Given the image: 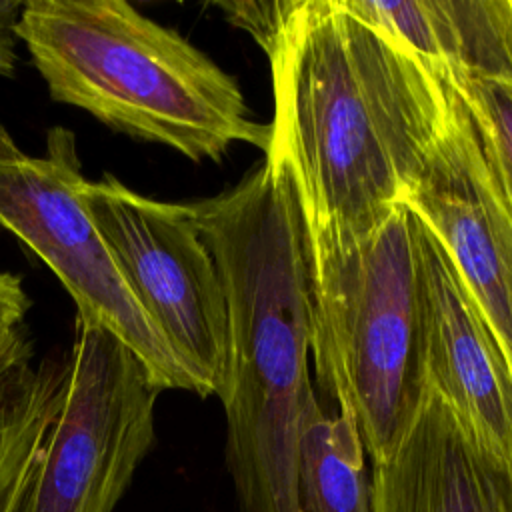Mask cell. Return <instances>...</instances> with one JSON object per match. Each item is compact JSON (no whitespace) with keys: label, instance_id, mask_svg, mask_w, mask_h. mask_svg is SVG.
<instances>
[{"label":"cell","instance_id":"cell-1","mask_svg":"<svg viewBox=\"0 0 512 512\" xmlns=\"http://www.w3.org/2000/svg\"><path fill=\"white\" fill-rule=\"evenodd\" d=\"M268 156L288 172L308 270L356 246L402 202L446 128V78L346 0H296L268 54Z\"/></svg>","mask_w":512,"mask_h":512},{"label":"cell","instance_id":"cell-2","mask_svg":"<svg viewBox=\"0 0 512 512\" xmlns=\"http://www.w3.org/2000/svg\"><path fill=\"white\" fill-rule=\"evenodd\" d=\"M222 280L226 464L242 512H300L296 466L312 348L302 218L272 156L216 196L186 202Z\"/></svg>","mask_w":512,"mask_h":512},{"label":"cell","instance_id":"cell-3","mask_svg":"<svg viewBox=\"0 0 512 512\" xmlns=\"http://www.w3.org/2000/svg\"><path fill=\"white\" fill-rule=\"evenodd\" d=\"M14 38L54 102L112 132L192 162H220L234 144L270 146V124L252 118L238 82L130 2L28 0Z\"/></svg>","mask_w":512,"mask_h":512},{"label":"cell","instance_id":"cell-4","mask_svg":"<svg viewBox=\"0 0 512 512\" xmlns=\"http://www.w3.org/2000/svg\"><path fill=\"white\" fill-rule=\"evenodd\" d=\"M308 278L316 380L380 464L428 388L412 212L398 204Z\"/></svg>","mask_w":512,"mask_h":512},{"label":"cell","instance_id":"cell-5","mask_svg":"<svg viewBox=\"0 0 512 512\" xmlns=\"http://www.w3.org/2000/svg\"><path fill=\"white\" fill-rule=\"evenodd\" d=\"M86 176L76 134L54 126L42 154H28L0 120V230L12 234L58 278L76 322L126 344L156 386L202 398L198 380L158 332L130 290L80 200Z\"/></svg>","mask_w":512,"mask_h":512},{"label":"cell","instance_id":"cell-6","mask_svg":"<svg viewBox=\"0 0 512 512\" xmlns=\"http://www.w3.org/2000/svg\"><path fill=\"white\" fill-rule=\"evenodd\" d=\"M62 406L12 512H112L154 446L162 390L110 332L76 322Z\"/></svg>","mask_w":512,"mask_h":512},{"label":"cell","instance_id":"cell-7","mask_svg":"<svg viewBox=\"0 0 512 512\" xmlns=\"http://www.w3.org/2000/svg\"><path fill=\"white\" fill-rule=\"evenodd\" d=\"M80 200L130 290L202 388L218 396L228 314L216 262L186 204L144 196L114 174L84 180Z\"/></svg>","mask_w":512,"mask_h":512},{"label":"cell","instance_id":"cell-8","mask_svg":"<svg viewBox=\"0 0 512 512\" xmlns=\"http://www.w3.org/2000/svg\"><path fill=\"white\" fill-rule=\"evenodd\" d=\"M426 380L512 476V366L438 238L412 214Z\"/></svg>","mask_w":512,"mask_h":512},{"label":"cell","instance_id":"cell-9","mask_svg":"<svg viewBox=\"0 0 512 512\" xmlns=\"http://www.w3.org/2000/svg\"><path fill=\"white\" fill-rule=\"evenodd\" d=\"M452 94L450 120L400 204L438 238L512 366V220L492 188L466 110Z\"/></svg>","mask_w":512,"mask_h":512},{"label":"cell","instance_id":"cell-10","mask_svg":"<svg viewBox=\"0 0 512 512\" xmlns=\"http://www.w3.org/2000/svg\"><path fill=\"white\" fill-rule=\"evenodd\" d=\"M370 480L374 512H512V476L430 386Z\"/></svg>","mask_w":512,"mask_h":512},{"label":"cell","instance_id":"cell-11","mask_svg":"<svg viewBox=\"0 0 512 512\" xmlns=\"http://www.w3.org/2000/svg\"><path fill=\"white\" fill-rule=\"evenodd\" d=\"M450 82L512 88V0H346Z\"/></svg>","mask_w":512,"mask_h":512},{"label":"cell","instance_id":"cell-12","mask_svg":"<svg viewBox=\"0 0 512 512\" xmlns=\"http://www.w3.org/2000/svg\"><path fill=\"white\" fill-rule=\"evenodd\" d=\"M68 360L30 358L0 376V512H12L62 406Z\"/></svg>","mask_w":512,"mask_h":512},{"label":"cell","instance_id":"cell-13","mask_svg":"<svg viewBox=\"0 0 512 512\" xmlns=\"http://www.w3.org/2000/svg\"><path fill=\"white\" fill-rule=\"evenodd\" d=\"M366 452L352 420L328 416L316 396L304 410L296 498L300 512H374Z\"/></svg>","mask_w":512,"mask_h":512},{"label":"cell","instance_id":"cell-14","mask_svg":"<svg viewBox=\"0 0 512 512\" xmlns=\"http://www.w3.org/2000/svg\"><path fill=\"white\" fill-rule=\"evenodd\" d=\"M474 132L492 188L512 220V88L450 82Z\"/></svg>","mask_w":512,"mask_h":512},{"label":"cell","instance_id":"cell-15","mask_svg":"<svg viewBox=\"0 0 512 512\" xmlns=\"http://www.w3.org/2000/svg\"><path fill=\"white\" fill-rule=\"evenodd\" d=\"M214 8L236 28L248 32L254 42L266 52L274 50L296 0H218Z\"/></svg>","mask_w":512,"mask_h":512},{"label":"cell","instance_id":"cell-16","mask_svg":"<svg viewBox=\"0 0 512 512\" xmlns=\"http://www.w3.org/2000/svg\"><path fill=\"white\" fill-rule=\"evenodd\" d=\"M30 358H36V352L26 322L0 324V376Z\"/></svg>","mask_w":512,"mask_h":512},{"label":"cell","instance_id":"cell-17","mask_svg":"<svg viewBox=\"0 0 512 512\" xmlns=\"http://www.w3.org/2000/svg\"><path fill=\"white\" fill-rule=\"evenodd\" d=\"M32 308V298L24 288L22 276L0 272V324L24 322Z\"/></svg>","mask_w":512,"mask_h":512},{"label":"cell","instance_id":"cell-18","mask_svg":"<svg viewBox=\"0 0 512 512\" xmlns=\"http://www.w3.org/2000/svg\"><path fill=\"white\" fill-rule=\"evenodd\" d=\"M18 68V54H16V38L0 34V76L12 78Z\"/></svg>","mask_w":512,"mask_h":512},{"label":"cell","instance_id":"cell-19","mask_svg":"<svg viewBox=\"0 0 512 512\" xmlns=\"http://www.w3.org/2000/svg\"><path fill=\"white\" fill-rule=\"evenodd\" d=\"M22 8L24 2L20 0H0V34L14 36Z\"/></svg>","mask_w":512,"mask_h":512}]
</instances>
